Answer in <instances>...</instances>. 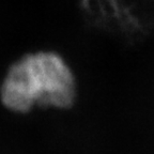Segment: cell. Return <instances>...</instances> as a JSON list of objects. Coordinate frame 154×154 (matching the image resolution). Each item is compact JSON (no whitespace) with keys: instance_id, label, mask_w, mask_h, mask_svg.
Here are the masks:
<instances>
[{"instance_id":"6da1fadb","label":"cell","mask_w":154,"mask_h":154,"mask_svg":"<svg viewBox=\"0 0 154 154\" xmlns=\"http://www.w3.org/2000/svg\"><path fill=\"white\" fill-rule=\"evenodd\" d=\"M76 99V82L60 56L51 51L28 54L8 70L0 100L13 112L26 113L34 106L66 109Z\"/></svg>"}]
</instances>
